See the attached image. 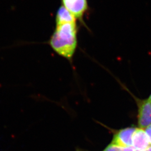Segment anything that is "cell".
<instances>
[{
  "label": "cell",
  "mask_w": 151,
  "mask_h": 151,
  "mask_svg": "<svg viewBox=\"0 0 151 151\" xmlns=\"http://www.w3.org/2000/svg\"><path fill=\"white\" fill-rule=\"evenodd\" d=\"M136 128L128 127L120 130L114 135L111 143L122 147L132 146L133 137Z\"/></svg>",
  "instance_id": "cell-3"
},
{
  "label": "cell",
  "mask_w": 151,
  "mask_h": 151,
  "mask_svg": "<svg viewBox=\"0 0 151 151\" xmlns=\"http://www.w3.org/2000/svg\"><path fill=\"white\" fill-rule=\"evenodd\" d=\"M77 19L73 16L70 11H68L63 6H61L57 11L55 16L56 24L68 23V22H76Z\"/></svg>",
  "instance_id": "cell-6"
},
{
  "label": "cell",
  "mask_w": 151,
  "mask_h": 151,
  "mask_svg": "<svg viewBox=\"0 0 151 151\" xmlns=\"http://www.w3.org/2000/svg\"><path fill=\"white\" fill-rule=\"evenodd\" d=\"M151 145L144 129L136 128L133 137L132 146L138 151L143 150Z\"/></svg>",
  "instance_id": "cell-5"
},
{
  "label": "cell",
  "mask_w": 151,
  "mask_h": 151,
  "mask_svg": "<svg viewBox=\"0 0 151 151\" xmlns=\"http://www.w3.org/2000/svg\"><path fill=\"white\" fill-rule=\"evenodd\" d=\"M139 151H151V145L150 146H148V147H147L145 149L143 150H141Z\"/></svg>",
  "instance_id": "cell-9"
},
{
  "label": "cell",
  "mask_w": 151,
  "mask_h": 151,
  "mask_svg": "<svg viewBox=\"0 0 151 151\" xmlns=\"http://www.w3.org/2000/svg\"><path fill=\"white\" fill-rule=\"evenodd\" d=\"M148 100H149V101H150L151 103V95H150V96L149 97V98L148 99Z\"/></svg>",
  "instance_id": "cell-10"
},
{
  "label": "cell",
  "mask_w": 151,
  "mask_h": 151,
  "mask_svg": "<svg viewBox=\"0 0 151 151\" xmlns=\"http://www.w3.org/2000/svg\"><path fill=\"white\" fill-rule=\"evenodd\" d=\"M77 27L76 22L56 24L49 44L60 56L68 60L73 57L77 46Z\"/></svg>",
  "instance_id": "cell-1"
},
{
  "label": "cell",
  "mask_w": 151,
  "mask_h": 151,
  "mask_svg": "<svg viewBox=\"0 0 151 151\" xmlns=\"http://www.w3.org/2000/svg\"><path fill=\"white\" fill-rule=\"evenodd\" d=\"M62 2L77 19L83 21V17L88 9L87 0H62Z\"/></svg>",
  "instance_id": "cell-2"
},
{
  "label": "cell",
  "mask_w": 151,
  "mask_h": 151,
  "mask_svg": "<svg viewBox=\"0 0 151 151\" xmlns=\"http://www.w3.org/2000/svg\"><path fill=\"white\" fill-rule=\"evenodd\" d=\"M145 129V131L146 132V134L147 135V137L148 138V140L150 142V143L151 145V125L147 127Z\"/></svg>",
  "instance_id": "cell-8"
},
{
  "label": "cell",
  "mask_w": 151,
  "mask_h": 151,
  "mask_svg": "<svg viewBox=\"0 0 151 151\" xmlns=\"http://www.w3.org/2000/svg\"><path fill=\"white\" fill-rule=\"evenodd\" d=\"M103 151H138L132 146L129 147H122L110 143Z\"/></svg>",
  "instance_id": "cell-7"
},
{
  "label": "cell",
  "mask_w": 151,
  "mask_h": 151,
  "mask_svg": "<svg viewBox=\"0 0 151 151\" xmlns=\"http://www.w3.org/2000/svg\"><path fill=\"white\" fill-rule=\"evenodd\" d=\"M138 123L139 128L145 129L151 125V103L147 99L138 104Z\"/></svg>",
  "instance_id": "cell-4"
}]
</instances>
